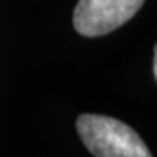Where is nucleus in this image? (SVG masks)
I'll list each match as a JSON object with an SVG mask.
<instances>
[{"label":"nucleus","instance_id":"f257e3e1","mask_svg":"<svg viewBox=\"0 0 157 157\" xmlns=\"http://www.w3.org/2000/svg\"><path fill=\"white\" fill-rule=\"evenodd\" d=\"M77 131L94 157H152L135 129L113 117L82 113Z\"/></svg>","mask_w":157,"mask_h":157},{"label":"nucleus","instance_id":"f03ea898","mask_svg":"<svg viewBox=\"0 0 157 157\" xmlns=\"http://www.w3.org/2000/svg\"><path fill=\"white\" fill-rule=\"evenodd\" d=\"M145 0H78L73 11V26L84 37L107 35L140 11Z\"/></svg>","mask_w":157,"mask_h":157}]
</instances>
